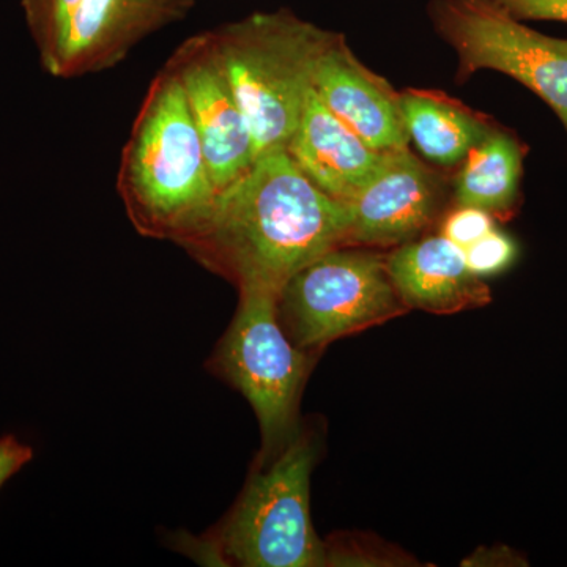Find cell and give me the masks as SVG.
<instances>
[{
  "label": "cell",
  "mask_w": 567,
  "mask_h": 567,
  "mask_svg": "<svg viewBox=\"0 0 567 567\" xmlns=\"http://www.w3.org/2000/svg\"><path fill=\"white\" fill-rule=\"evenodd\" d=\"M315 436L298 429L264 472H256L244 494L207 546L221 565L248 567L327 566V548L309 514L315 468Z\"/></svg>",
  "instance_id": "4"
},
{
  "label": "cell",
  "mask_w": 567,
  "mask_h": 567,
  "mask_svg": "<svg viewBox=\"0 0 567 567\" xmlns=\"http://www.w3.org/2000/svg\"><path fill=\"white\" fill-rule=\"evenodd\" d=\"M401 103L410 141L439 166H458L496 126L494 118L445 92L406 89Z\"/></svg>",
  "instance_id": "15"
},
{
  "label": "cell",
  "mask_w": 567,
  "mask_h": 567,
  "mask_svg": "<svg viewBox=\"0 0 567 567\" xmlns=\"http://www.w3.org/2000/svg\"><path fill=\"white\" fill-rule=\"evenodd\" d=\"M208 32L257 156L286 148L312 93L317 63L338 32L289 9L256 11Z\"/></svg>",
  "instance_id": "3"
},
{
  "label": "cell",
  "mask_w": 567,
  "mask_h": 567,
  "mask_svg": "<svg viewBox=\"0 0 567 567\" xmlns=\"http://www.w3.org/2000/svg\"><path fill=\"white\" fill-rule=\"evenodd\" d=\"M520 21L567 22V0H495Z\"/></svg>",
  "instance_id": "19"
},
{
  "label": "cell",
  "mask_w": 567,
  "mask_h": 567,
  "mask_svg": "<svg viewBox=\"0 0 567 567\" xmlns=\"http://www.w3.org/2000/svg\"><path fill=\"white\" fill-rule=\"evenodd\" d=\"M312 89L336 117L375 151L409 147L401 92L365 66L342 33H336L317 63Z\"/></svg>",
  "instance_id": "11"
},
{
  "label": "cell",
  "mask_w": 567,
  "mask_h": 567,
  "mask_svg": "<svg viewBox=\"0 0 567 567\" xmlns=\"http://www.w3.org/2000/svg\"><path fill=\"white\" fill-rule=\"evenodd\" d=\"M166 63L181 81L213 185L221 194L249 173L257 152L210 32L183 41Z\"/></svg>",
  "instance_id": "8"
},
{
  "label": "cell",
  "mask_w": 567,
  "mask_h": 567,
  "mask_svg": "<svg viewBox=\"0 0 567 567\" xmlns=\"http://www.w3.org/2000/svg\"><path fill=\"white\" fill-rule=\"evenodd\" d=\"M286 151L320 192L341 204L360 192L379 169L386 153L365 144L336 117L317 99L315 89Z\"/></svg>",
  "instance_id": "13"
},
{
  "label": "cell",
  "mask_w": 567,
  "mask_h": 567,
  "mask_svg": "<svg viewBox=\"0 0 567 567\" xmlns=\"http://www.w3.org/2000/svg\"><path fill=\"white\" fill-rule=\"evenodd\" d=\"M237 312L210 358L213 374L245 395L262 431V465L297 434V413L312 357L298 349L278 317V295L238 290Z\"/></svg>",
  "instance_id": "5"
},
{
  "label": "cell",
  "mask_w": 567,
  "mask_h": 567,
  "mask_svg": "<svg viewBox=\"0 0 567 567\" xmlns=\"http://www.w3.org/2000/svg\"><path fill=\"white\" fill-rule=\"evenodd\" d=\"M405 311L386 256L347 246L305 265L278 295L284 331L308 352Z\"/></svg>",
  "instance_id": "6"
},
{
  "label": "cell",
  "mask_w": 567,
  "mask_h": 567,
  "mask_svg": "<svg viewBox=\"0 0 567 567\" xmlns=\"http://www.w3.org/2000/svg\"><path fill=\"white\" fill-rule=\"evenodd\" d=\"M527 153V145L513 130L496 125L458 164L454 203L457 207L480 208L503 221L516 216Z\"/></svg>",
  "instance_id": "14"
},
{
  "label": "cell",
  "mask_w": 567,
  "mask_h": 567,
  "mask_svg": "<svg viewBox=\"0 0 567 567\" xmlns=\"http://www.w3.org/2000/svg\"><path fill=\"white\" fill-rule=\"evenodd\" d=\"M117 192L137 234L175 245L207 218L218 197L185 92L167 63L134 118Z\"/></svg>",
  "instance_id": "2"
},
{
  "label": "cell",
  "mask_w": 567,
  "mask_h": 567,
  "mask_svg": "<svg viewBox=\"0 0 567 567\" xmlns=\"http://www.w3.org/2000/svg\"><path fill=\"white\" fill-rule=\"evenodd\" d=\"M386 262L406 309L454 315L491 303V289L468 267L464 249L445 235L398 246L388 254Z\"/></svg>",
  "instance_id": "12"
},
{
  "label": "cell",
  "mask_w": 567,
  "mask_h": 567,
  "mask_svg": "<svg viewBox=\"0 0 567 567\" xmlns=\"http://www.w3.org/2000/svg\"><path fill=\"white\" fill-rule=\"evenodd\" d=\"M429 20L457 54V81L481 70L520 82L555 112L567 134V40L528 28L495 0H431Z\"/></svg>",
  "instance_id": "7"
},
{
  "label": "cell",
  "mask_w": 567,
  "mask_h": 567,
  "mask_svg": "<svg viewBox=\"0 0 567 567\" xmlns=\"http://www.w3.org/2000/svg\"><path fill=\"white\" fill-rule=\"evenodd\" d=\"M466 264L480 278L507 270L517 259V245L509 235L491 230L483 238L464 249Z\"/></svg>",
  "instance_id": "17"
},
{
  "label": "cell",
  "mask_w": 567,
  "mask_h": 567,
  "mask_svg": "<svg viewBox=\"0 0 567 567\" xmlns=\"http://www.w3.org/2000/svg\"><path fill=\"white\" fill-rule=\"evenodd\" d=\"M78 3L80 0H21L25 24L39 50L40 62L54 51Z\"/></svg>",
  "instance_id": "16"
},
{
  "label": "cell",
  "mask_w": 567,
  "mask_h": 567,
  "mask_svg": "<svg viewBox=\"0 0 567 567\" xmlns=\"http://www.w3.org/2000/svg\"><path fill=\"white\" fill-rule=\"evenodd\" d=\"M194 6L196 0H80L41 66L58 80L115 69L142 40L185 20Z\"/></svg>",
  "instance_id": "10"
},
{
  "label": "cell",
  "mask_w": 567,
  "mask_h": 567,
  "mask_svg": "<svg viewBox=\"0 0 567 567\" xmlns=\"http://www.w3.org/2000/svg\"><path fill=\"white\" fill-rule=\"evenodd\" d=\"M450 197L445 175L410 147L386 152L375 174L344 204L347 246H398L416 240L442 216Z\"/></svg>",
  "instance_id": "9"
},
{
  "label": "cell",
  "mask_w": 567,
  "mask_h": 567,
  "mask_svg": "<svg viewBox=\"0 0 567 567\" xmlns=\"http://www.w3.org/2000/svg\"><path fill=\"white\" fill-rule=\"evenodd\" d=\"M347 235L344 204L320 192L279 148L257 156L178 246L238 290L279 295L305 265L347 246Z\"/></svg>",
  "instance_id": "1"
},
{
  "label": "cell",
  "mask_w": 567,
  "mask_h": 567,
  "mask_svg": "<svg viewBox=\"0 0 567 567\" xmlns=\"http://www.w3.org/2000/svg\"><path fill=\"white\" fill-rule=\"evenodd\" d=\"M31 446L22 445L20 440L14 436H3L0 439V487L17 475L22 466L32 461Z\"/></svg>",
  "instance_id": "20"
},
{
  "label": "cell",
  "mask_w": 567,
  "mask_h": 567,
  "mask_svg": "<svg viewBox=\"0 0 567 567\" xmlns=\"http://www.w3.org/2000/svg\"><path fill=\"white\" fill-rule=\"evenodd\" d=\"M495 229V218L473 207H457L446 216L442 235L458 248L465 249Z\"/></svg>",
  "instance_id": "18"
}]
</instances>
